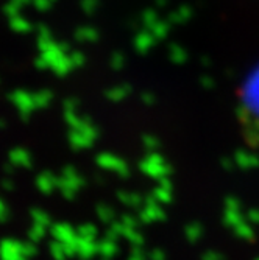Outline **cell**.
Listing matches in <instances>:
<instances>
[{
  "label": "cell",
  "mask_w": 259,
  "mask_h": 260,
  "mask_svg": "<svg viewBox=\"0 0 259 260\" xmlns=\"http://www.w3.org/2000/svg\"><path fill=\"white\" fill-rule=\"evenodd\" d=\"M11 102L14 103V106L19 109V112L22 115H28L33 109H35V100L33 95H30L28 92L25 90H14L11 95H10Z\"/></svg>",
  "instance_id": "1"
},
{
  "label": "cell",
  "mask_w": 259,
  "mask_h": 260,
  "mask_svg": "<svg viewBox=\"0 0 259 260\" xmlns=\"http://www.w3.org/2000/svg\"><path fill=\"white\" fill-rule=\"evenodd\" d=\"M25 258L22 254V243L5 239L0 243V260H22Z\"/></svg>",
  "instance_id": "2"
},
{
  "label": "cell",
  "mask_w": 259,
  "mask_h": 260,
  "mask_svg": "<svg viewBox=\"0 0 259 260\" xmlns=\"http://www.w3.org/2000/svg\"><path fill=\"white\" fill-rule=\"evenodd\" d=\"M10 162L13 165H30V156L25 150L16 148L10 151Z\"/></svg>",
  "instance_id": "3"
},
{
  "label": "cell",
  "mask_w": 259,
  "mask_h": 260,
  "mask_svg": "<svg viewBox=\"0 0 259 260\" xmlns=\"http://www.w3.org/2000/svg\"><path fill=\"white\" fill-rule=\"evenodd\" d=\"M10 25L14 31H19V33H23V31H28L30 30V22L27 19H23L20 14L17 16H13L11 20H10Z\"/></svg>",
  "instance_id": "4"
},
{
  "label": "cell",
  "mask_w": 259,
  "mask_h": 260,
  "mask_svg": "<svg viewBox=\"0 0 259 260\" xmlns=\"http://www.w3.org/2000/svg\"><path fill=\"white\" fill-rule=\"evenodd\" d=\"M4 11H5V14H7L8 17H13V16H17V14L20 13V7L16 5L14 2H8V4L5 5Z\"/></svg>",
  "instance_id": "5"
},
{
  "label": "cell",
  "mask_w": 259,
  "mask_h": 260,
  "mask_svg": "<svg viewBox=\"0 0 259 260\" xmlns=\"http://www.w3.org/2000/svg\"><path fill=\"white\" fill-rule=\"evenodd\" d=\"M7 217H8V207L5 206V203L2 200H0V221L7 220Z\"/></svg>",
  "instance_id": "6"
},
{
  "label": "cell",
  "mask_w": 259,
  "mask_h": 260,
  "mask_svg": "<svg viewBox=\"0 0 259 260\" xmlns=\"http://www.w3.org/2000/svg\"><path fill=\"white\" fill-rule=\"evenodd\" d=\"M4 187H5V190H11V188H13V182L10 179H5L4 181Z\"/></svg>",
  "instance_id": "7"
},
{
  "label": "cell",
  "mask_w": 259,
  "mask_h": 260,
  "mask_svg": "<svg viewBox=\"0 0 259 260\" xmlns=\"http://www.w3.org/2000/svg\"><path fill=\"white\" fill-rule=\"evenodd\" d=\"M11 2H14L16 5H19V7H22L23 4H27V2H30V0H11Z\"/></svg>",
  "instance_id": "8"
},
{
  "label": "cell",
  "mask_w": 259,
  "mask_h": 260,
  "mask_svg": "<svg viewBox=\"0 0 259 260\" xmlns=\"http://www.w3.org/2000/svg\"><path fill=\"white\" fill-rule=\"evenodd\" d=\"M5 126H7V122L0 119V128H5Z\"/></svg>",
  "instance_id": "9"
}]
</instances>
